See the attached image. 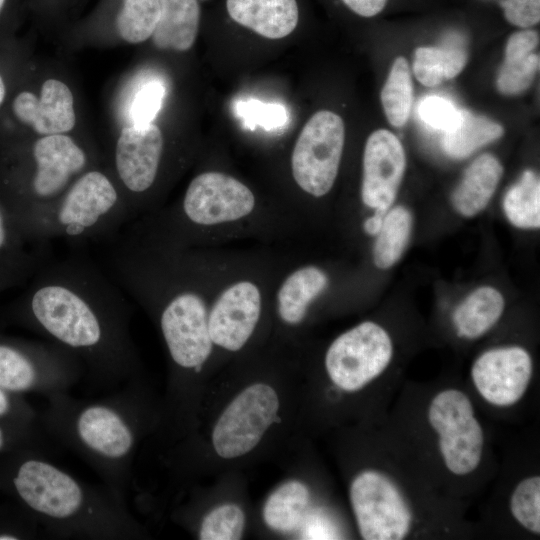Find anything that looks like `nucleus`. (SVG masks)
<instances>
[{
    "mask_svg": "<svg viewBox=\"0 0 540 540\" xmlns=\"http://www.w3.org/2000/svg\"><path fill=\"white\" fill-rule=\"evenodd\" d=\"M3 320L72 352L92 386L116 390L136 377L137 356L123 291L88 263L64 261L39 269Z\"/></svg>",
    "mask_w": 540,
    "mask_h": 540,
    "instance_id": "obj_1",
    "label": "nucleus"
},
{
    "mask_svg": "<svg viewBox=\"0 0 540 540\" xmlns=\"http://www.w3.org/2000/svg\"><path fill=\"white\" fill-rule=\"evenodd\" d=\"M0 492L55 538L127 540L140 528L126 500L84 482L49 460L43 448L0 455Z\"/></svg>",
    "mask_w": 540,
    "mask_h": 540,
    "instance_id": "obj_2",
    "label": "nucleus"
},
{
    "mask_svg": "<svg viewBox=\"0 0 540 540\" xmlns=\"http://www.w3.org/2000/svg\"><path fill=\"white\" fill-rule=\"evenodd\" d=\"M45 397V408L38 413L42 432L81 457L106 487L126 500L132 458L145 424L136 377L98 399L75 398L68 391Z\"/></svg>",
    "mask_w": 540,
    "mask_h": 540,
    "instance_id": "obj_3",
    "label": "nucleus"
},
{
    "mask_svg": "<svg viewBox=\"0 0 540 540\" xmlns=\"http://www.w3.org/2000/svg\"><path fill=\"white\" fill-rule=\"evenodd\" d=\"M104 159L86 131L0 138V198L15 220L54 200Z\"/></svg>",
    "mask_w": 540,
    "mask_h": 540,
    "instance_id": "obj_4",
    "label": "nucleus"
},
{
    "mask_svg": "<svg viewBox=\"0 0 540 540\" xmlns=\"http://www.w3.org/2000/svg\"><path fill=\"white\" fill-rule=\"evenodd\" d=\"M132 218L127 199L104 159L54 200L15 222L30 245L43 249L54 239L112 238Z\"/></svg>",
    "mask_w": 540,
    "mask_h": 540,
    "instance_id": "obj_5",
    "label": "nucleus"
},
{
    "mask_svg": "<svg viewBox=\"0 0 540 540\" xmlns=\"http://www.w3.org/2000/svg\"><path fill=\"white\" fill-rule=\"evenodd\" d=\"M75 79L57 61L36 57L0 112V138L85 131Z\"/></svg>",
    "mask_w": 540,
    "mask_h": 540,
    "instance_id": "obj_6",
    "label": "nucleus"
},
{
    "mask_svg": "<svg viewBox=\"0 0 540 540\" xmlns=\"http://www.w3.org/2000/svg\"><path fill=\"white\" fill-rule=\"evenodd\" d=\"M85 376L81 361L52 341L0 334V387L44 396L66 392Z\"/></svg>",
    "mask_w": 540,
    "mask_h": 540,
    "instance_id": "obj_7",
    "label": "nucleus"
},
{
    "mask_svg": "<svg viewBox=\"0 0 540 540\" xmlns=\"http://www.w3.org/2000/svg\"><path fill=\"white\" fill-rule=\"evenodd\" d=\"M159 12L160 0H99L59 40L69 51L142 45L150 38Z\"/></svg>",
    "mask_w": 540,
    "mask_h": 540,
    "instance_id": "obj_8",
    "label": "nucleus"
},
{
    "mask_svg": "<svg viewBox=\"0 0 540 540\" xmlns=\"http://www.w3.org/2000/svg\"><path fill=\"white\" fill-rule=\"evenodd\" d=\"M342 118L329 110L313 114L301 130L291 156L292 175L306 193L321 197L334 185L343 153Z\"/></svg>",
    "mask_w": 540,
    "mask_h": 540,
    "instance_id": "obj_9",
    "label": "nucleus"
},
{
    "mask_svg": "<svg viewBox=\"0 0 540 540\" xmlns=\"http://www.w3.org/2000/svg\"><path fill=\"white\" fill-rule=\"evenodd\" d=\"M392 354L388 333L378 324L366 321L332 342L325 366L337 387L354 392L377 378L390 363Z\"/></svg>",
    "mask_w": 540,
    "mask_h": 540,
    "instance_id": "obj_10",
    "label": "nucleus"
},
{
    "mask_svg": "<svg viewBox=\"0 0 540 540\" xmlns=\"http://www.w3.org/2000/svg\"><path fill=\"white\" fill-rule=\"evenodd\" d=\"M172 89V76L156 62L141 60L125 70L108 97L111 133L125 126L156 120L166 108Z\"/></svg>",
    "mask_w": 540,
    "mask_h": 540,
    "instance_id": "obj_11",
    "label": "nucleus"
},
{
    "mask_svg": "<svg viewBox=\"0 0 540 540\" xmlns=\"http://www.w3.org/2000/svg\"><path fill=\"white\" fill-rule=\"evenodd\" d=\"M279 400L267 384L256 383L238 394L215 424L212 443L225 459L250 452L275 421Z\"/></svg>",
    "mask_w": 540,
    "mask_h": 540,
    "instance_id": "obj_12",
    "label": "nucleus"
},
{
    "mask_svg": "<svg viewBox=\"0 0 540 540\" xmlns=\"http://www.w3.org/2000/svg\"><path fill=\"white\" fill-rule=\"evenodd\" d=\"M360 535L366 540H400L410 531L411 512L396 485L378 471H363L350 487Z\"/></svg>",
    "mask_w": 540,
    "mask_h": 540,
    "instance_id": "obj_13",
    "label": "nucleus"
},
{
    "mask_svg": "<svg viewBox=\"0 0 540 540\" xmlns=\"http://www.w3.org/2000/svg\"><path fill=\"white\" fill-rule=\"evenodd\" d=\"M255 208V196L238 179L208 171L196 175L182 198L178 219L186 226H212L240 220Z\"/></svg>",
    "mask_w": 540,
    "mask_h": 540,
    "instance_id": "obj_14",
    "label": "nucleus"
},
{
    "mask_svg": "<svg viewBox=\"0 0 540 540\" xmlns=\"http://www.w3.org/2000/svg\"><path fill=\"white\" fill-rule=\"evenodd\" d=\"M473 383L490 404L504 407L518 402L526 392L531 375L529 353L517 346L488 350L474 362Z\"/></svg>",
    "mask_w": 540,
    "mask_h": 540,
    "instance_id": "obj_15",
    "label": "nucleus"
},
{
    "mask_svg": "<svg viewBox=\"0 0 540 540\" xmlns=\"http://www.w3.org/2000/svg\"><path fill=\"white\" fill-rule=\"evenodd\" d=\"M405 168L406 156L400 140L385 129L372 132L363 155L364 204L386 213L396 198Z\"/></svg>",
    "mask_w": 540,
    "mask_h": 540,
    "instance_id": "obj_16",
    "label": "nucleus"
},
{
    "mask_svg": "<svg viewBox=\"0 0 540 540\" xmlns=\"http://www.w3.org/2000/svg\"><path fill=\"white\" fill-rule=\"evenodd\" d=\"M261 314V292L248 280L225 288L208 313L213 344L229 351L240 350L251 337Z\"/></svg>",
    "mask_w": 540,
    "mask_h": 540,
    "instance_id": "obj_17",
    "label": "nucleus"
},
{
    "mask_svg": "<svg viewBox=\"0 0 540 540\" xmlns=\"http://www.w3.org/2000/svg\"><path fill=\"white\" fill-rule=\"evenodd\" d=\"M224 10L234 24L272 40L292 34L301 17L298 0H225Z\"/></svg>",
    "mask_w": 540,
    "mask_h": 540,
    "instance_id": "obj_18",
    "label": "nucleus"
},
{
    "mask_svg": "<svg viewBox=\"0 0 540 540\" xmlns=\"http://www.w3.org/2000/svg\"><path fill=\"white\" fill-rule=\"evenodd\" d=\"M200 22V0H160L156 26L145 43L157 52L186 53L195 44Z\"/></svg>",
    "mask_w": 540,
    "mask_h": 540,
    "instance_id": "obj_19",
    "label": "nucleus"
},
{
    "mask_svg": "<svg viewBox=\"0 0 540 540\" xmlns=\"http://www.w3.org/2000/svg\"><path fill=\"white\" fill-rule=\"evenodd\" d=\"M538 43V33L532 29L517 31L509 37L496 82L502 94L517 95L530 87L539 70V54L534 53Z\"/></svg>",
    "mask_w": 540,
    "mask_h": 540,
    "instance_id": "obj_20",
    "label": "nucleus"
},
{
    "mask_svg": "<svg viewBox=\"0 0 540 540\" xmlns=\"http://www.w3.org/2000/svg\"><path fill=\"white\" fill-rule=\"evenodd\" d=\"M503 168L496 157L483 154L466 169L452 195L455 209L465 217L482 211L493 196L502 177Z\"/></svg>",
    "mask_w": 540,
    "mask_h": 540,
    "instance_id": "obj_21",
    "label": "nucleus"
},
{
    "mask_svg": "<svg viewBox=\"0 0 540 540\" xmlns=\"http://www.w3.org/2000/svg\"><path fill=\"white\" fill-rule=\"evenodd\" d=\"M328 277L316 266H304L293 271L277 293L278 313L288 324L303 320L309 304L327 287Z\"/></svg>",
    "mask_w": 540,
    "mask_h": 540,
    "instance_id": "obj_22",
    "label": "nucleus"
},
{
    "mask_svg": "<svg viewBox=\"0 0 540 540\" xmlns=\"http://www.w3.org/2000/svg\"><path fill=\"white\" fill-rule=\"evenodd\" d=\"M43 249L30 245L0 198V271L25 282L42 264Z\"/></svg>",
    "mask_w": 540,
    "mask_h": 540,
    "instance_id": "obj_23",
    "label": "nucleus"
},
{
    "mask_svg": "<svg viewBox=\"0 0 540 540\" xmlns=\"http://www.w3.org/2000/svg\"><path fill=\"white\" fill-rule=\"evenodd\" d=\"M438 435L440 452L450 472L466 475L477 468L481 461L484 435L475 417Z\"/></svg>",
    "mask_w": 540,
    "mask_h": 540,
    "instance_id": "obj_24",
    "label": "nucleus"
},
{
    "mask_svg": "<svg viewBox=\"0 0 540 540\" xmlns=\"http://www.w3.org/2000/svg\"><path fill=\"white\" fill-rule=\"evenodd\" d=\"M504 299L492 287H481L471 293L455 310L453 321L460 337L477 338L500 318Z\"/></svg>",
    "mask_w": 540,
    "mask_h": 540,
    "instance_id": "obj_25",
    "label": "nucleus"
},
{
    "mask_svg": "<svg viewBox=\"0 0 540 540\" xmlns=\"http://www.w3.org/2000/svg\"><path fill=\"white\" fill-rule=\"evenodd\" d=\"M309 500V490L303 483L288 481L268 497L263 508L264 521L274 530L293 531L302 524Z\"/></svg>",
    "mask_w": 540,
    "mask_h": 540,
    "instance_id": "obj_26",
    "label": "nucleus"
},
{
    "mask_svg": "<svg viewBox=\"0 0 540 540\" xmlns=\"http://www.w3.org/2000/svg\"><path fill=\"white\" fill-rule=\"evenodd\" d=\"M466 61V51L457 41L441 47H419L415 50L413 71L420 83L433 87L457 76Z\"/></svg>",
    "mask_w": 540,
    "mask_h": 540,
    "instance_id": "obj_27",
    "label": "nucleus"
},
{
    "mask_svg": "<svg viewBox=\"0 0 540 540\" xmlns=\"http://www.w3.org/2000/svg\"><path fill=\"white\" fill-rule=\"evenodd\" d=\"M502 134L503 128L500 124L461 110L458 124L445 134L443 147L450 157L462 159L498 139Z\"/></svg>",
    "mask_w": 540,
    "mask_h": 540,
    "instance_id": "obj_28",
    "label": "nucleus"
},
{
    "mask_svg": "<svg viewBox=\"0 0 540 540\" xmlns=\"http://www.w3.org/2000/svg\"><path fill=\"white\" fill-rule=\"evenodd\" d=\"M411 228L412 216L406 208L398 206L386 212L373 250L378 268H389L400 259L409 241Z\"/></svg>",
    "mask_w": 540,
    "mask_h": 540,
    "instance_id": "obj_29",
    "label": "nucleus"
},
{
    "mask_svg": "<svg viewBox=\"0 0 540 540\" xmlns=\"http://www.w3.org/2000/svg\"><path fill=\"white\" fill-rule=\"evenodd\" d=\"M503 208L508 220L519 228H538L540 225V182L530 170L506 193Z\"/></svg>",
    "mask_w": 540,
    "mask_h": 540,
    "instance_id": "obj_30",
    "label": "nucleus"
},
{
    "mask_svg": "<svg viewBox=\"0 0 540 540\" xmlns=\"http://www.w3.org/2000/svg\"><path fill=\"white\" fill-rule=\"evenodd\" d=\"M413 100V85L407 60L395 59L381 91V102L389 123L402 127L408 120Z\"/></svg>",
    "mask_w": 540,
    "mask_h": 540,
    "instance_id": "obj_31",
    "label": "nucleus"
},
{
    "mask_svg": "<svg viewBox=\"0 0 540 540\" xmlns=\"http://www.w3.org/2000/svg\"><path fill=\"white\" fill-rule=\"evenodd\" d=\"M35 56L17 35L0 42V112Z\"/></svg>",
    "mask_w": 540,
    "mask_h": 540,
    "instance_id": "obj_32",
    "label": "nucleus"
},
{
    "mask_svg": "<svg viewBox=\"0 0 540 540\" xmlns=\"http://www.w3.org/2000/svg\"><path fill=\"white\" fill-rule=\"evenodd\" d=\"M472 417L474 410L469 398L456 389L439 392L432 399L428 409L429 423L437 433Z\"/></svg>",
    "mask_w": 540,
    "mask_h": 540,
    "instance_id": "obj_33",
    "label": "nucleus"
},
{
    "mask_svg": "<svg viewBox=\"0 0 540 540\" xmlns=\"http://www.w3.org/2000/svg\"><path fill=\"white\" fill-rule=\"evenodd\" d=\"M82 0H26L28 14H31L39 28L59 36L73 23L77 7Z\"/></svg>",
    "mask_w": 540,
    "mask_h": 540,
    "instance_id": "obj_34",
    "label": "nucleus"
},
{
    "mask_svg": "<svg viewBox=\"0 0 540 540\" xmlns=\"http://www.w3.org/2000/svg\"><path fill=\"white\" fill-rule=\"evenodd\" d=\"M245 516L235 504H224L207 513L199 528L201 540H237L241 538Z\"/></svg>",
    "mask_w": 540,
    "mask_h": 540,
    "instance_id": "obj_35",
    "label": "nucleus"
},
{
    "mask_svg": "<svg viewBox=\"0 0 540 540\" xmlns=\"http://www.w3.org/2000/svg\"><path fill=\"white\" fill-rule=\"evenodd\" d=\"M513 517L532 533H540V477L522 480L510 499Z\"/></svg>",
    "mask_w": 540,
    "mask_h": 540,
    "instance_id": "obj_36",
    "label": "nucleus"
},
{
    "mask_svg": "<svg viewBox=\"0 0 540 540\" xmlns=\"http://www.w3.org/2000/svg\"><path fill=\"white\" fill-rule=\"evenodd\" d=\"M235 112L250 129L258 126L265 130L277 129L285 126L289 118L288 110L282 104L266 103L257 99L237 101Z\"/></svg>",
    "mask_w": 540,
    "mask_h": 540,
    "instance_id": "obj_37",
    "label": "nucleus"
},
{
    "mask_svg": "<svg viewBox=\"0 0 540 540\" xmlns=\"http://www.w3.org/2000/svg\"><path fill=\"white\" fill-rule=\"evenodd\" d=\"M43 432L38 422L0 419V455L22 448H43Z\"/></svg>",
    "mask_w": 540,
    "mask_h": 540,
    "instance_id": "obj_38",
    "label": "nucleus"
},
{
    "mask_svg": "<svg viewBox=\"0 0 540 540\" xmlns=\"http://www.w3.org/2000/svg\"><path fill=\"white\" fill-rule=\"evenodd\" d=\"M39 525L15 502L0 506V540H27L37 537Z\"/></svg>",
    "mask_w": 540,
    "mask_h": 540,
    "instance_id": "obj_39",
    "label": "nucleus"
},
{
    "mask_svg": "<svg viewBox=\"0 0 540 540\" xmlns=\"http://www.w3.org/2000/svg\"><path fill=\"white\" fill-rule=\"evenodd\" d=\"M460 111L454 104L441 96H427L418 104L420 118L430 127L448 132L459 122Z\"/></svg>",
    "mask_w": 540,
    "mask_h": 540,
    "instance_id": "obj_40",
    "label": "nucleus"
},
{
    "mask_svg": "<svg viewBox=\"0 0 540 540\" xmlns=\"http://www.w3.org/2000/svg\"><path fill=\"white\" fill-rule=\"evenodd\" d=\"M505 19L512 25L529 28L539 23L540 0H501Z\"/></svg>",
    "mask_w": 540,
    "mask_h": 540,
    "instance_id": "obj_41",
    "label": "nucleus"
},
{
    "mask_svg": "<svg viewBox=\"0 0 540 540\" xmlns=\"http://www.w3.org/2000/svg\"><path fill=\"white\" fill-rule=\"evenodd\" d=\"M0 419L34 423L38 422V413L24 396L10 393L0 387Z\"/></svg>",
    "mask_w": 540,
    "mask_h": 540,
    "instance_id": "obj_42",
    "label": "nucleus"
},
{
    "mask_svg": "<svg viewBox=\"0 0 540 540\" xmlns=\"http://www.w3.org/2000/svg\"><path fill=\"white\" fill-rule=\"evenodd\" d=\"M27 13L26 0H0V42L17 35Z\"/></svg>",
    "mask_w": 540,
    "mask_h": 540,
    "instance_id": "obj_43",
    "label": "nucleus"
},
{
    "mask_svg": "<svg viewBox=\"0 0 540 540\" xmlns=\"http://www.w3.org/2000/svg\"><path fill=\"white\" fill-rule=\"evenodd\" d=\"M303 522V538L307 539H324L333 538V528H330L329 523L320 515H306Z\"/></svg>",
    "mask_w": 540,
    "mask_h": 540,
    "instance_id": "obj_44",
    "label": "nucleus"
},
{
    "mask_svg": "<svg viewBox=\"0 0 540 540\" xmlns=\"http://www.w3.org/2000/svg\"><path fill=\"white\" fill-rule=\"evenodd\" d=\"M357 16L370 18L378 15L386 6L387 0H340Z\"/></svg>",
    "mask_w": 540,
    "mask_h": 540,
    "instance_id": "obj_45",
    "label": "nucleus"
},
{
    "mask_svg": "<svg viewBox=\"0 0 540 540\" xmlns=\"http://www.w3.org/2000/svg\"><path fill=\"white\" fill-rule=\"evenodd\" d=\"M385 214L386 213L376 211L375 215L366 221L365 229L369 234L377 235L381 229Z\"/></svg>",
    "mask_w": 540,
    "mask_h": 540,
    "instance_id": "obj_46",
    "label": "nucleus"
},
{
    "mask_svg": "<svg viewBox=\"0 0 540 540\" xmlns=\"http://www.w3.org/2000/svg\"><path fill=\"white\" fill-rule=\"evenodd\" d=\"M20 279L17 277L10 275L8 273L0 271V293L6 291L7 289H10L14 286H18L22 284Z\"/></svg>",
    "mask_w": 540,
    "mask_h": 540,
    "instance_id": "obj_47",
    "label": "nucleus"
},
{
    "mask_svg": "<svg viewBox=\"0 0 540 540\" xmlns=\"http://www.w3.org/2000/svg\"><path fill=\"white\" fill-rule=\"evenodd\" d=\"M207 1V0H200V2Z\"/></svg>",
    "mask_w": 540,
    "mask_h": 540,
    "instance_id": "obj_48",
    "label": "nucleus"
}]
</instances>
